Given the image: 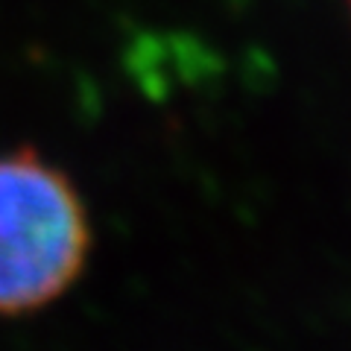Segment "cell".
<instances>
[{
  "label": "cell",
  "instance_id": "obj_1",
  "mask_svg": "<svg viewBox=\"0 0 351 351\" xmlns=\"http://www.w3.org/2000/svg\"><path fill=\"white\" fill-rule=\"evenodd\" d=\"M91 226L71 179L32 149L0 156V316L47 307L80 278Z\"/></svg>",
  "mask_w": 351,
  "mask_h": 351
}]
</instances>
